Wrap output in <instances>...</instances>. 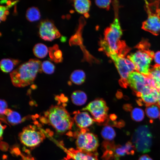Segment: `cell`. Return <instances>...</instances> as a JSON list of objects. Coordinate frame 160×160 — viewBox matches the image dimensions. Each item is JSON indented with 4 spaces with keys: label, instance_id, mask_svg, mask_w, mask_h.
Returning <instances> with one entry per match:
<instances>
[{
    "label": "cell",
    "instance_id": "13",
    "mask_svg": "<svg viewBox=\"0 0 160 160\" xmlns=\"http://www.w3.org/2000/svg\"><path fill=\"white\" fill-rule=\"evenodd\" d=\"M39 33L40 37L46 41H52L60 36L53 22L48 20H43L41 22Z\"/></svg>",
    "mask_w": 160,
    "mask_h": 160
},
{
    "label": "cell",
    "instance_id": "10",
    "mask_svg": "<svg viewBox=\"0 0 160 160\" xmlns=\"http://www.w3.org/2000/svg\"><path fill=\"white\" fill-rule=\"evenodd\" d=\"M127 84L139 96L144 89L148 87L156 88L152 79L137 71H134L129 75L126 81Z\"/></svg>",
    "mask_w": 160,
    "mask_h": 160
},
{
    "label": "cell",
    "instance_id": "23",
    "mask_svg": "<svg viewBox=\"0 0 160 160\" xmlns=\"http://www.w3.org/2000/svg\"><path fill=\"white\" fill-rule=\"evenodd\" d=\"M102 137L107 141H113L116 134L114 129L109 126H106L103 128L101 132Z\"/></svg>",
    "mask_w": 160,
    "mask_h": 160
},
{
    "label": "cell",
    "instance_id": "16",
    "mask_svg": "<svg viewBox=\"0 0 160 160\" xmlns=\"http://www.w3.org/2000/svg\"><path fill=\"white\" fill-rule=\"evenodd\" d=\"M67 158L74 160H98L97 154L88 153L70 148L67 151Z\"/></svg>",
    "mask_w": 160,
    "mask_h": 160
},
{
    "label": "cell",
    "instance_id": "38",
    "mask_svg": "<svg viewBox=\"0 0 160 160\" xmlns=\"http://www.w3.org/2000/svg\"><path fill=\"white\" fill-rule=\"evenodd\" d=\"M61 160H70L68 158H64V159Z\"/></svg>",
    "mask_w": 160,
    "mask_h": 160
},
{
    "label": "cell",
    "instance_id": "21",
    "mask_svg": "<svg viewBox=\"0 0 160 160\" xmlns=\"http://www.w3.org/2000/svg\"><path fill=\"white\" fill-rule=\"evenodd\" d=\"M86 76L83 71L77 70L71 74L70 79L72 82L77 85H81L85 81Z\"/></svg>",
    "mask_w": 160,
    "mask_h": 160
},
{
    "label": "cell",
    "instance_id": "26",
    "mask_svg": "<svg viewBox=\"0 0 160 160\" xmlns=\"http://www.w3.org/2000/svg\"><path fill=\"white\" fill-rule=\"evenodd\" d=\"M57 45L49 49V56L51 59L56 63L61 62L62 60L61 51L58 49Z\"/></svg>",
    "mask_w": 160,
    "mask_h": 160
},
{
    "label": "cell",
    "instance_id": "33",
    "mask_svg": "<svg viewBox=\"0 0 160 160\" xmlns=\"http://www.w3.org/2000/svg\"><path fill=\"white\" fill-rule=\"evenodd\" d=\"M153 59L156 64L160 65V51L154 54Z\"/></svg>",
    "mask_w": 160,
    "mask_h": 160
},
{
    "label": "cell",
    "instance_id": "25",
    "mask_svg": "<svg viewBox=\"0 0 160 160\" xmlns=\"http://www.w3.org/2000/svg\"><path fill=\"white\" fill-rule=\"evenodd\" d=\"M27 19L30 22L37 21L40 17V14L39 9L36 7L29 8L27 10L26 15Z\"/></svg>",
    "mask_w": 160,
    "mask_h": 160
},
{
    "label": "cell",
    "instance_id": "7",
    "mask_svg": "<svg viewBox=\"0 0 160 160\" xmlns=\"http://www.w3.org/2000/svg\"><path fill=\"white\" fill-rule=\"evenodd\" d=\"M88 128L81 129L74 133L73 136L76 139L77 149L88 153H97L99 145L97 136L89 132Z\"/></svg>",
    "mask_w": 160,
    "mask_h": 160
},
{
    "label": "cell",
    "instance_id": "19",
    "mask_svg": "<svg viewBox=\"0 0 160 160\" xmlns=\"http://www.w3.org/2000/svg\"><path fill=\"white\" fill-rule=\"evenodd\" d=\"M71 100L73 103L77 105H81L86 102L87 97L86 94L81 90H76L72 94Z\"/></svg>",
    "mask_w": 160,
    "mask_h": 160
},
{
    "label": "cell",
    "instance_id": "3",
    "mask_svg": "<svg viewBox=\"0 0 160 160\" xmlns=\"http://www.w3.org/2000/svg\"><path fill=\"white\" fill-rule=\"evenodd\" d=\"M136 47L137 50L128 55L127 58L133 63L137 71L149 76L150 64L154 58V52L150 49L149 44L146 40L141 41Z\"/></svg>",
    "mask_w": 160,
    "mask_h": 160
},
{
    "label": "cell",
    "instance_id": "31",
    "mask_svg": "<svg viewBox=\"0 0 160 160\" xmlns=\"http://www.w3.org/2000/svg\"><path fill=\"white\" fill-rule=\"evenodd\" d=\"M96 4L98 7L108 9L111 2V0H96Z\"/></svg>",
    "mask_w": 160,
    "mask_h": 160
},
{
    "label": "cell",
    "instance_id": "30",
    "mask_svg": "<svg viewBox=\"0 0 160 160\" xmlns=\"http://www.w3.org/2000/svg\"><path fill=\"white\" fill-rule=\"evenodd\" d=\"M9 7L8 6H1L0 7V20L5 21L7 17V16L9 14V12L8 11Z\"/></svg>",
    "mask_w": 160,
    "mask_h": 160
},
{
    "label": "cell",
    "instance_id": "9",
    "mask_svg": "<svg viewBox=\"0 0 160 160\" xmlns=\"http://www.w3.org/2000/svg\"><path fill=\"white\" fill-rule=\"evenodd\" d=\"M108 109L105 101L102 98H98L90 102L81 110L89 111L94 121L101 123L107 119Z\"/></svg>",
    "mask_w": 160,
    "mask_h": 160
},
{
    "label": "cell",
    "instance_id": "29",
    "mask_svg": "<svg viewBox=\"0 0 160 160\" xmlns=\"http://www.w3.org/2000/svg\"><path fill=\"white\" fill-rule=\"evenodd\" d=\"M41 69L44 73L51 74L54 72L55 66L51 62L49 61L46 60L44 61L41 63Z\"/></svg>",
    "mask_w": 160,
    "mask_h": 160
},
{
    "label": "cell",
    "instance_id": "36",
    "mask_svg": "<svg viewBox=\"0 0 160 160\" xmlns=\"http://www.w3.org/2000/svg\"><path fill=\"white\" fill-rule=\"evenodd\" d=\"M4 127L1 124H0V137L1 138V136H2L3 132L4 131Z\"/></svg>",
    "mask_w": 160,
    "mask_h": 160
},
{
    "label": "cell",
    "instance_id": "1",
    "mask_svg": "<svg viewBox=\"0 0 160 160\" xmlns=\"http://www.w3.org/2000/svg\"><path fill=\"white\" fill-rule=\"evenodd\" d=\"M41 63L35 59H31L20 65L10 73L12 83L15 87H23L31 84L38 73L42 71Z\"/></svg>",
    "mask_w": 160,
    "mask_h": 160
},
{
    "label": "cell",
    "instance_id": "24",
    "mask_svg": "<svg viewBox=\"0 0 160 160\" xmlns=\"http://www.w3.org/2000/svg\"><path fill=\"white\" fill-rule=\"evenodd\" d=\"M33 52L34 55L39 58H43L47 55L48 50L47 47L42 43H38L34 46Z\"/></svg>",
    "mask_w": 160,
    "mask_h": 160
},
{
    "label": "cell",
    "instance_id": "17",
    "mask_svg": "<svg viewBox=\"0 0 160 160\" xmlns=\"http://www.w3.org/2000/svg\"><path fill=\"white\" fill-rule=\"evenodd\" d=\"M91 2L88 0H76L74 1V6L76 11L79 13L86 15L89 12Z\"/></svg>",
    "mask_w": 160,
    "mask_h": 160
},
{
    "label": "cell",
    "instance_id": "15",
    "mask_svg": "<svg viewBox=\"0 0 160 160\" xmlns=\"http://www.w3.org/2000/svg\"><path fill=\"white\" fill-rule=\"evenodd\" d=\"M143 101L148 105L157 103L159 91L152 87L145 88L139 96Z\"/></svg>",
    "mask_w": 160,
    "mask_h": 160
},
{
    "label": "cell",
    "instance_id": "5",
    "mask_svg": "<svg viewBox=\"0 0 160 160\" xmlns=\"http://www.w3.org/2000/svg\"><path fill=\"white\" fill-rule=\"evenodd\" d=\"M145 7L148 14L147 19L143 22L142 28L154 35L160 32L159 1L148 2L145 0Z\"/></svg>",
    "mask_w": 160,
    "mask_h": 160
},
{
    "label": "cell",
    "instance_id": "35",
    "mask_svg": "<svg viewBox=\"0 0 160 160\" xmlns=\"http://www.w3.org/2000/svg\"><path fill=\"white\" fill-rule=\"evenodd\" d=\"M12 112V110L7 108L5 111L4 114L8 116Z\"/></svg>",
    "mask_w": 160,
    "mask_h": 160
},
{
    "label": "cell",
    "instance_id": "11",
    "mask_svg": "<svg viewBox=\"0 0 160 160\" xmlns=\"http://www.w3.org/2000/svg\"><path fill=\"white\" fill-rule=\"evenodd\" d=\"M113 61L121 78V81L127 84V80L130 73L136 71L133 63L128 58L121 56L116 53L107 55Z\"/></svg>",
    "mask_w": 160,
    "mask_h": 160
},
{
    "label": "cell",
    "instance_id": "4",
    "mask_svg": "<svg viewBox=\"0 0 160 160\" xmlns=\"http://www.w3.org/2000/svg\"><path fill=\"white\" fill-rule=\"evenodd\" d=\"M117 14L113 23L105 29L104 39L110 49L111 53L109 54L115 53L125 57L129 49L125 42L120 40L122 32Z\"/></svg>",
    "mask_w": 160,
    "mask_h": 160
},
{
    "label": "cell",
    "instance_id": "34",
    "mask_svg": "<svg viewBox=\"0 0 160 160\" xmlns=\"http://www.w3.org/2000/svg\"><path fill=\"white\" fill-rule=\"evenodd\" d=\"M138 160H153L148 155L145 154L141 156Z\"/></svg>",
    "mask_w": 160,
    "mask_h": 160
},
{
    "label": "cell",
    "instance_id": "14",
    "mask_svg": "<svg viewBox=\"0 0 160 160\" xmlns=\"http://www.w3.org/2000/svg\"><path fill=\"white\" fill-rule=\"evenodd\" d=\"M73 119L77 126L81 129L87 128L93 123V119L86 112H80L79 111H74Z\"/></svg>",
    "mask_w": 160,
    "mask_h": 160
},
{
    "label": "cell",
    "instance_id": "20",
    "mask_svg": "<svg viewBox=\"0 0 160 160\" xmlns=\"http://www.w3.org/2000/svg\"><path fill=\"white\" fill-rule=\"evenodd\" d=\"M19 62V60H13L8 58L3 59L0 61L1 69L4 72H10Z\"/></svg>",
    "mask_w": 160,
    "mask_h": 160
},
{
    "label": "cell",
    "instance_id": "12",
    "mask_svg": "<svg viewBox=\"0 0 160 160\" xmlns=\"http://www.w3.org/2000/svg\"><path fill=\"white\" fill-rule=\"evenodd\" d=\"M21 142L28 147H34L39 144L45 137L43 133L33 126L24 128L19 134Z\"/></svg>",
    "mask_w": 160,
    "mask_h": 160
},
{
    "label": "cell",
    "instance_id": "22",
    "mask_svg": "<svg viewBox=\"0 0 160 160\" xmlns=\"http://www.w3.org/2000/svg\"><path fill=\"white\" fill-rule=\"evenodd\" d=\"M145 113L150 119H157L160 115V107L156 104L148 105L145 109Z\"/></svg>",
    "mask_w": 160,
    "mask_h": 160
},
{
    "label": "cell",
    "instance_id": "6",
    "mask_svg": "<svg viewBox=\"0 0 160 160\" xmlns=\"http://www.w3.org/2000/svg\"><path fill=\"white\" fill-rule=\"evenodd\" d=\"M103 153L102 158L103 160H110L115 159L119 160V157L126 154L133 155L136 150L132 143L128 141L123 145H116L113 141H104L102 144Z\"/></svg>",
    "mask_w": 160,
    "mask_h": 160
},
{
    "label": "cell",
    "instance_id": "28",
    "mask_svg": "<svg viewBox=\"0 0 160 160\" xmlns=\"http://www.w3.org/2000/svg\"><path fill=\"white\" fill-rule=\"evenodd\" d=\"M7 120L11 124L15 125L21 122L22 119L20 114L17 112L12 111L9 116H7Z\"/></svg>",
    "mask_w": 160,
    "mask_h": 160
},
{
    "label": "cell",
    "instance_id": "32",
    "mask_svg": "<svg viewBox=\"0 0 160 160\" xmlns=\"http://www.w3.org/2000/svg\"><path fill=\"white\" fill-rule=\"evenodd\" d=\"M7 102L4 100H0V111L1 115H3L5 110L7 109Z\"/></svg>",
    "mask_w": 160,
    "mask_h": 160
},
{
    "label": "cell",
    "instance_id": "2",
    "mask_svg": "<svg viewBox=\"0 0 160 160\" xmlns=\"http://www.w3.org/2000/svg\"><path fill=\"white\" fill-rule=\"evenodd\" d=\"M44 119L58 132L63 133L71 130L74 120L70 116L64 105H51L44 113Z\"/></svg>",
    "mask_w": 160,
    "mask_h": 160
},
{
    "label": "cell",
    "instance_id": "37",
    "mask_svg": "<svg viewBox=\"0 0 160 160\" xmlns=\"http://www.w3.org/2000/svg\"><path fill=\"white\" fill-rule=\"evenodd\" d=\"M157 103L158 105L160 107V90L159 91V97Z\"/></svg>",
    "mask_w": 160,
    "mask_h": 160
},
{
    "label": "cell",
    "instance_id": "8",
    "mask_svg": "<svg viewBox=\"0 0 160 160\" xmlns=\"http://www.w3.org/2000/svg\"><path fill=\"white\" fill-rule=\"evenodd\" d=\"M152 135L147 125L141 126L135 131L132 138V143L138 152L145 153L150 151Z\"/></svg>",
    "mask_w": 160,
    "mask_h": 160
},
{
    "label": "cell",
    "instance_id": "18",
    "mask_svg": "<svg viewBox=\"0 0 160 160\" xmlns=\"http://www.w3.org/2000/svg\"><path fill=\"white\" fill-rule=\"evenodd\" d=\"M149 76L153 81L156 89L160 90V65L156 64L150 68Z\"/></svg>",
    "mask_w": 160,
    "mask_h": 160
},
{
    "label": "cell",
    "instance_id": "27",
    "mask_svg": "<svg viewBox=\"0 0 160 160\" xmlns=\"http://www.w3.org/2000/svg\"><path fill=\"white\" fill-rule=\"evenodd\" d=\"M144 112L143 111L139 108H134L131 112V116L132 119L135 121H140L144 119Z\"/></svg>",
    "mask_w": 160,
    "mask_h": 160
},
{
    "label": "cell",
    "instance_id": "39",
    "mask_svg": "<svg viewBox=\"0 0 160 160\" xmlns=\"http://www.w3.org/2000/svg\"><path fill=\"white\" fill-rule=\"evenodd\" d=\"M159 118H160V116H159Z\"/></svg>",
    "mask_w": 160,
    "mask_h": 160
}]
</instances>
